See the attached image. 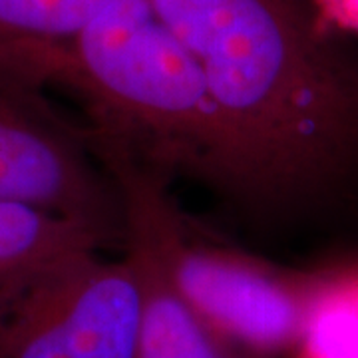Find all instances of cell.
<instances>
[{"label": "cell", "instance_id": "5", "mask_svg": "<svg viewBox=\"0 0 358 358\" xmlns=\"http://www.w3.org/2000/svg\"><path fill=\"white\" fill-rule=\"evenodd\" d=\"M0 203L28 207L124 241L114 183L86 131L42 94V84L0 60Z\"/></svg>", "mask_w": 358, "mask_h": 358}, {"label": "cell", "instance_id": "4", "mask_svg": "<svg viewBox=\"0 0 358 358\" xmlns=\"http://www.w3.org/2000/svg\"><path fill=\"white\" fill-rule=\"evenodd\" d=\"M140 319L134 259L74 249L0 296V358H136Z\"/></svg>", "mask_w": 358, "mask_h": 358}, {"label": "cell", "instance_id": "3", "mask_svg": "<svg viewBox=\"0 0 358 358\" xmlns=\"http://www.w3.org/2000/svg\"><path fill=\"white\" fill-rule=\"evenodd\" d=\"M88 140L117 192L124 233L152 247L193 310L245 358L291 357L310 317L317 267H282L205 239L173 203L166 176L102 129Z\"/></svg>", "mask_w": 358, "mask_h": 358}, {"label": "cell", "instance_id": "6", "mask_svg": "<svg viewBox=\"0 0 358 358\" xmlns=\"http://www.w3.org/2000/svg\"><path fill=\"white\" fill-rule=\"evenodd\" d=\"M124 243L141 281L136 358H245L181 296L150 245L134 233H124Z\"/></svg>", "mask_w": 358, "mask_h": 358}, {"label": "cell", "instance_id": "8", "mask_svg": "<svg viewBox=\"0 0 358 358\" xmlns=\"http://www.w3.org/2000/svg\"><path fill=\"white\" fill-rule=\"evenodd\" d=\"M289 358H358V255L317 267L307 329Z\"/></svg>", "mask_w": 358, "mask_h": 358}, {"label": "cell", "instance_id": "7", "mask_svg": "<svg viewBox=\"0 0 358 358\" xmlns=\"http://www.w3.org/2000/svg\"><path fill=\"white\" fill-rule=\"evenodd\" d=\"M108 243L96 231L72 221L0 203V296L56 257Z\"/></svg>", "mask_w": 358, "mask_h": 358}, {"label": "cell", "instance_id": "9", "mask_svg": "<svg viewBox=\"0 0 358 358\" xmlns=\"http://www.w3.org/2000/svg\"><path fill=\"white\" fill-rule=\"evenodd\" d=\"M112 0H0V50L66 44Z\"/></svg>", "mask_w": 358, "mask_h": 358}, {"label": "cell", "instance_id": "2", "mask_svg": "<svg viewBox=\"0 0 358 358\" xmlns=\"http://www.w3.org/2000/svg\"><path fill=\"white\" fill-rule=\"evenodd\" d=\"M0 58L42 86L78 90L94 128L157 173L193 176L231 197L227 141L203 72L150 0H112L70 42L6 48Z\"/></svg>", "mask_w": 358, "mask_h": 358}, {"label": "cell", "instance_id": "10", "mask_svg": "<svg viewBox=\"0 0 358 358\" xmlns=\"http://www.w3.org/2000/svg\"><path fill=\"white\" fill-rule=\"evenodd\" d=\"M315 4L336 32H358V0H315Z\"/></svg>", "mask_w": 358, "mask_h": 358}, {"label": "cell", "instance_id": "1", "mask_svg": "<svg viewBox=\"0 0 358 358\" xmlns=\"http://www.w3.org/2000/svg\"><path fill=\"white\" fill-rule=\"evenodd\" d=\"M203 72L233 192L296 217L358 193V48L315 0H150Z\"/></svg>", "mask_w": 358, "mask_h": 358}]
</instances>
